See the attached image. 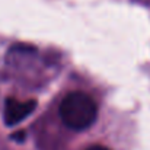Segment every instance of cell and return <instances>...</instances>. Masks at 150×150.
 <instances>
[{"mask_svg":"<svg viewBox=\"0 0 150 150\" xmlns=\"http://www.w3.org/2000/svg\"><path fill=\"white\" fill-rule=\"evenodd\" d=\"M60 117L67 128L83 131L95 122L98 117V105L83 92H71L60 105Z\"/></svg>","mask_w":150,"mask_h":150,"instance_id":"1","label":"cell"},{"mask_svg":"<svg viewBox=\"0 0 150 150\" xmlns=\"http://www.w3.org/2000/svg\"><path fill=\"white\" fill-rule=\"evenodd\" d=\"M37 108V100L29 99L25 102H21L13 98H7L4 102V112H3V120L7 127L19 124L22 120H25L28 115L34 112Z\"/></svg>","mask_w":150,"mask_h":150,"instance_id":"2","label":"cell"},{"mask_svg":"<svg viewBox=\"0 0 150 150\" xmlns=\"http://www.w3.org/2000/svg\"><path fill=\"white\" fill-rule=\"evenodd\" d=\"M10 139L12 140H16V142H23L25 140V131H18V133H15V134H12L10 136Z\"/></svg>","mask_w":150,"mask_h":150,"instance_id":"3","label":"cell"},{"mask_svg":"<svg viewBox=\"0 0 150 150\" xmlns=\"http://www.w3.org/2000/svg\"><path fill=\"white\" fill-rule=\"evenodd\" d=\"M86 150H111V149H108L106 146H100V144H93V146L88 147Z\"/></svg>","mask_w":150,"mask_h":150,"instance_id":"4","label":"cell"}]
</instances>
